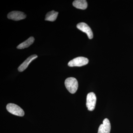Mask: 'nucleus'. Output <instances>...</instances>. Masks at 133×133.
Masks as SVG:
<instances>
[{
  "instance_id": "nucleus-1",
  "label": "nucleus",
  "mask_w": 133,
  "mask_h": 133,
  "mask_svg": "<svg viewBox=\"0 0 133 133\" xmlns=\"http://www.w3.org/2000/svg\"><path fill=\"white\" fill-rule=\"evenodd\" d=\"M65 85L69 92L74 94L78 88V82L77 79L74 77L68 78L65 81Z\"/></svg>"
},
{
  "instance_id": "nucleus-2",
  "label": "nucleus",
  "mask_w": 133,
  "mask_h": 133,
  "mask_svg": "<svg viewBox=\"0 0 133 133\" xmlns=\"http://www.w3.org/2000/svg\"><path fill=\"white\" fill-rule=\"evenodd\" d=\"M6 109L8 111L14 115L20 116L24 115V111L19 106L14 104L9 103L6 106Z\"/></svg>"
},
{
  "instance_id": "nucleus-3",
  "label": "nucleus",
  "mask_w": 133,
  "mask_h": 133,
  "mask_svg": "<svg viewBox=\"0 0 133 133\" xmlns=\"http://www.w3.org/2000/svg\"><path fill=\"white\" fill-rule=\"evenodd\" d=\"M97 101L96 95L94 92L89 93L87 97L86 106L90 111H92L95 109Z\"/></svg>"
},
{
  "instance_id": "nucleus-4",
  "label": "nucleus",
  "mask_w": 133,
  "mask_h": 133,
  "mask_svg": "<svg viewBox=\"0 0 133 133\" xmlns=\"http://www.w3.org/2000/svg\"><path fill=\"white\" fill-rule=\"evenodd\" d=\"M88 59L87 58L79 57L71 60L68 63V65L71 67L81 66L88 64Z\"/></svg>"
},
{
  "instance_id": "nucleus-5",
  "label": "nucleus",
  "mask_w": 133,
  "mask_h": 133,
  "mask_svg": "<svg viewBox=\"0 0 133 133\" xmlns=\"http://www.w3.org/2000/svg\"><path fill=\"white\" fill-rule=\"evenodd\" d=\"M26 15L24 12L18 11H14L10 12L8 15V19L15 21H20L25 19Z\"/></svg>"
},
{
  "instance_id": "nucleus-6",
  "label": "nucleus",
  "mask_w": 133,
  "mask_h": 133,
  "mask_svg": "<svg viewBox=\"0 0 133 133\" xmlns=\"http://www.w3.org/2000/svg\"><path fill=\"white\" fill-rule=\"evenodd\" d=\"M77 27L81 31L86 33L88 38L91 39L93 37V35L91 29L86 23L81 22L77 24Z\"/></svg>"
},
{
  "instance_id": "nucleus-7",
  "label": "nucleus",
  "mask_w": 133,
  "mask_h": 133,
  "mask_svg": "<svg viewBox=\"0 0 133 133\" xmlns=\"http://www.w3.org/2000/svg\"><path fill=\"white\" fill-rule=\"evenodd\" d=\"M111 126L109 119H105L103 123L99 126L98 130V133H110Z\"/></svg>"
},
{
  "instance_id": "nucleus-8",
  "label": "nucleus",
  "mask_w": 133,
  "mask_h": 133,
  "mask_svg": "<svg viewBox=\"0 0 133 133\" xmlns=\"http://www.w3.org/2000/svg\"><path fill=\"white\" fill-rule=\"evenodd\" d=\"M38 57V56L36 55H31L30 56L27 58L18 67V70L19 72H22L26 70L28 67L29 64L31 63L33 60H34L37 58Z\"/></svg>"
},
{
  "instance_id": "nucleus-9",
  "label": "nucleus",
  "mask_w": 133,
  "mask_h": 133,
  "mask_svg": "<svg viewBox=\"0 0 133 133\" xmlns=\"http://www.w3.org/2000/svg\"><path fill=\"white\" fill-rule=\"evenodd\" d=\"M72 4L76 8L83 10L85 9L88 6L87 2L85 0H76L73 2Z\"/></svg>"
},
{
  "instance_id": "nucleus-10",
  "label": "nucleus",
  "mask_w": 133,
  "mask_h": 133,
  "mask_svg": "<svg viewBox=\"0 0 133 133\" xmlns=\"http://www.w3.org/2000/svg\"><path fill=\"white\" fill-rule=\"evenodd\" d=\"M35 41V38L33 37H30L23 42L20 44L17 47L19 49H22L25 48H28Z\"/></svg>"
},
{
  "instance_id": "nucleus-11",
  "label": "nucleus",
  "mask_w": 133,
  "mask_h": 133,
  "mask_svg": "<svg viewBox=\"0 0 133 133\" xmlns=\"http://www.w3.org/2000/svg\"><path fill=\"white\" fill-rule=\"evenodd\" d=\"M58 14V12L54 10L49 12L45 16V21L50 22L55 21L57 18Z\"/></svg>"
}]
</instances>
